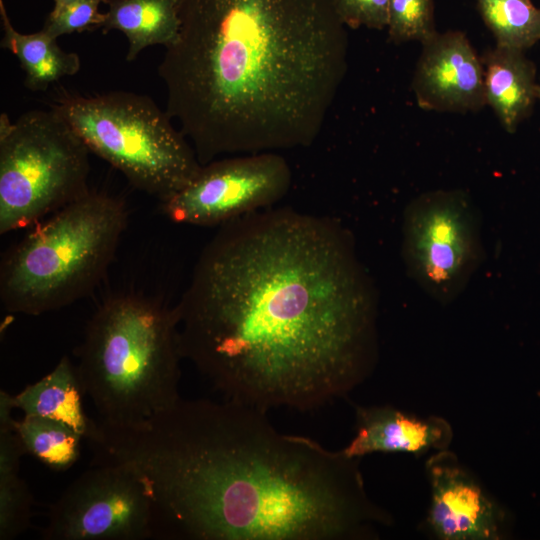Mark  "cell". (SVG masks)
I'll list each match as a JSON object with an SVG mask.
<instances>
[{
    "instance_id": "obj_1",
    "label": "cell",
    "mask_w": 540,
    "mask_h": 540,
    "mask_svg": "<svg viewBox=\"0 0 540 540\" xmlns=\"http://www.w3.org/2000/svg\"><path fill=\"white\" fill-rule=\"evenodd\" d=\"M179 302L183 359L223 395L310 411L374 369L377 297L331 218L265 208L221 226Z\"/></svg>"
},
{
    "instance_id": "obj_2",
    "label": "cell",
    "mask_w": 540,
    "mask_h": 540,
    "mask_svg": "<svg viewBox=\"0 0 540 540\" xmlns=\"http://www.w3.org/2000/svg\"><path fill=\"white\" fill-rule=\"evenodd\" d=\"M267 411L182 399L142 421H98L94 465L131 471L152 504L154 538L358 540L388 526L359 460L279 432Z\"/></svg>"
},
{
    "instance_id": "obj_3",
    "label": "cell",
    "mask_w": 540,
    "mask_h": 540,
    "mask_svg": "<svg viewBox=\"0 0 540 540\" xmlns=\"http://www.w3.org/2000/svg\"><path fill=\"white\" fill-rule=\"evenodd\" d=\"M158 75L201 165L311 146L347 72L335 0H179Z\"/></svg>"
},
{
    "instance_id": "obj_4",
    "label": "cell",
    "mask_w": 540,
    "mask_h": 540,
    "mask_svg": "<svg viewBox=\"0 0 540 540\" xmlns=\"http://www.w3.org/2000/svg\"><path fill=\"white\" fill-rule=\"evenodd\" d=\"M178 323L175 307L136 293L110 296L97 307L76 367L100 422L133 424L180 398Z\"/></svg>"
},
{
    "instance_id": "obj_5",
    "label": "cell",
    "mask_w": 540,
    "mask_h": 540,
    "mask_svg": "<svg viewBox=\"0 0 540 540\" xmlns=\"http://www.w3.org/2000/svg\"><path fill=\"white\" fill-rule=\"evenodd\" d=\"M128 223L125 201L87 195L31 227L0 265V301L38 316L86 298L106 275Z\"/></svg>"
},
{
    "instance_id": "obj_6",
    "label": "cell",
    "mask_w": 540,
    "mask_h": 540,
    "mask_svg": "<svg viewBox=\"0 0 540 540\" xmlns=\"http://www.w3.org/2000/svg\"><path fill=\"white\" fill-rule=\"evenodd\" d=\"M51 109L90 152L160 203L188 186L202 168L185 135L146 95L110 91L85 96L61 89Z\"/></svg>"
},
{
    "instance_id": "obj_7",
    "label": "cell",
    "mask_w": 540,
    "mask_h": 540,
    "mask_svg": "<svg viewBox=\"0 0 540 540\" xmlns=\"http://www.w3.org/2000/svg\"><path fill=\"white\" fill-rule=\"evenodd\" d=\"M89 149L53 109L0 115V234L32 227L87 195Z\"/></svg>"
},
{
    "instance_id": "obj_8",
    "label": "cell",
    "mask_w": 540,
    "mask_h": 540,
    "mask_svg": "<svg viewBox=\"0 0 540 540\" xmlns=\"http://www.w3.org/2000/svg\"><path fill=\"white\" fill-rule=\"evenodd\" d=\"M409 275L432 298L449 304L467 286L484 252L481 221L462 190H436L414 199L403 221Z\"/></svg>"
},
{
    "instance_id": "obj_9",
    "label": "cell",
    "mask_w": 540,
    "mask_h": 540,
    "mask_svg": "<svg viewBox=\"0 0 540 540\" xmlns=\"http://www.w3.org/2000/svg\"><path fill=\"white\" fill-rule=\"evenodd\" d=\"M45 540L154 538L151 500L139 479L112 464L94 465L75 479L49 511Z\"/></svg>"
},
{
    "instance_id": "obj_10",
    "label": "cell",
    "mask_w": 540,
    "mask_h": 540,
    "mask_svg": "<svg viewBox=\"0 0 540 540\" xmlns=\"http://www.w3.org/2000/svg\"><path fill=\"white\" fill-rule=\"evenodd\" d=\"M291 181L288 162L276 152L215 159L160 209L174 223L221 226L271 207L287 194Z\"/></svg>"
},
{
    "instance_id": "obj_11",
    "label": "cell",
    "mask_w": 540,
    "mask_h": 540,
    "mask_svg": "<svg viewBox=\"0 0 540 540\" xmlns=\"http://www.w3.org/2000/svg\"><path fill=\"white\" fill-rule=\"evenodd\" d=\"M430 504L425 525L440 540H498L505 513L479 481L447 449L425 465Z\"/></svg>"
},
{
    "instance_id": "obj_12",
    "label": "cell",
    "mask_w": 540,
    "mask_h": 540,
    "mask_svg": "<svg viewBox=\"0 0 540 540\" xmlns=\"http://www.w3.org/2000/svg\"><path fill=\"white\" fill-rule=\"evenodd\" d=\"M412 88L424 110L478 111L486 105L482 58L463 32H437L422 43Z\"/></svg>"
},
{
    "instance_id": "obj_13",
    "label": "cell",
    "mask_w": 540,
    "mask_h": 540,
    "mask_svg": "<svg viewBox=\"0 0 540 540\" xmlns=\"http://www.w3.org/2000/svg\"><path fill=\"white\" fill-rule=\"evenodd\" d=\"M452 438L450 424L441 417H418L387 405L358 406L354 436L341 451L357 459L376 452L422 455L447 449Z\"/></svg>"
},
{
    "instance_id": "obj_14",
    "label": "cell",
    "mask_w": 540,
    "mask_h": 540,
    "mask_svg": "<svg viewBox=\"0 0 540 540\" xmlns=\"http://www.w3.org/2000/svg\"><path fill=\"white\" fill-rule=\"evenodd\" d=\"M486 105L501 125L514 133L538 98L536 68L524 51L495 46L482 57Z\"/></svg>"
},
{
    "instance_id": "obj_15",
    "label": "cell",
    "mask_w": 540,
    "mask_h": 540,
    "mask_svg": "<svg viewBox=\"0 0 540 540\" xmlns=\"http://www.w3.org/2000/svg\"><path fill=\"white\" fill-rule=\"evenodd\" d=\"M82 395L85 394L77 367L64 356L50 373L14 395V403L24 415L62 422L89 440L97 421L85 413Z\"/></svg>"
},
{
    "instance_id": "obj_16",
    "label": "cell",
    "mask_w": 540,
    "mask_h": 540,
    "mask_svg": "<svg viewBox=\"0 0 540 540\" xmlns=\"http://www.w3.org/2000/svg\"><path fill=\"white\" fill-rule=\"evenodd\" d=\"M108 6L101 29L122 32L128 40L127 61L147 47L173 44L179 35V0H103Z\"/></svg>"
},
{
    "instance_id": "obj_17",
    "label": "cell",
    "mask_w": 540,
    "mask_h": 540,
    "mask_svg": "<svg viewBox=\"0 0 540 540\" xmlns=\"http://www.w3.org/2000/svg\"><path fill=\"white\" fill-rule=\"evenodd\" d=\"M2 38L0 46L13 53L25 72L24 85L31 91H46L63 77L73 76L80 69L75 52L59 47L57 39L43 29L36 33L18 32L10 21L3 0H0Z\"/></svg>"
},
{
    "instance_id": "obj_18",
    "label": "cell",
    "mask_w": 540,
    "mask_h": 540,
    "mask_svg": "<svg viewBox=\"0 0 540 540\" xmlns=\"http://www.w3.org/2000/svg\"><path fill=\"white\" fill-rule=\"evenodd\" d=\"M14 429L27 453L51 470H68L80 458L83 436L62 422L24 415Z\"/></svg>"
},
{
    "instance_id": "obj_19",
    "label": "cell",
    "mask_w": 540,
    "mask_h": 540,
    "mask_svg": "<svg viewBox=\"0 0 540 540\" xmlns=\"http://www.w3.org/2000/svg\"><path fill=\"white\" fill-rule=\"evenodd\" d=\"M496 45L525 51L540 40V8L531 0H476Z\"/></svg>"
},
{
    "instance_id": "obj_20",
    "label": "cell",
    "mask_w": 540,
    "mask_h": 540,
    "mask_svg": "<svg viewBox=\"0 0 540 540\" xmlns=\"http://www.w3.org/2000/svg\"><path fill=\"white\" fill-rule=\"evenodd\" d=\"M387 29L394 43L426 42L437 33L434 0H389Z\"/></svg>"
},
{
    "instance_id": "obj_21",
    "label": "cell",
    "mask_w": 540,
    "mask_h": 540,
    "mask_svg": "<svg viewBox=\"0 0 540 540\" xmlns=\"http://www.w3.org/2000/svg\"><path fill=\"white\" fill-rule=\"evenodd\" d=\"M32 494L19 470L0 472V540H12L29 526Z\"/></svg>"
},
{
    "instance_id": "obj_22",
    "label": "cell",
    "mask_w": 540,
    "mask_h": 540,
    "mask_svg": "<svg viewBox=\"0 0 540 540\" xmlns=\"http://www.w3.org/2000/svg\"><path fill=\"white\" fill-rule=\"evenodd\" d=\"M103 0H76L62 7L57 13H50L43 30L57 39L66 34L101 28L106 14L99 11Z\"/></svg>"
},
{
    "instance_id": "obj_23",
    "label": "cell",
    "mask_w": 540,
    "mask_h": 540,
    "mask_svg": "<svg viewBox=\"0 0 540 540\" xmlns=\"http://www.w3.org/2000/svg\"><path fill=\"white\" fill-rule=\"evenodd\" d=\"M335 3L346 27L387 28L389 0H335Z\"/></svg>"
},
{
    "instance_id": "obj_24",
    "label": "cell",
    "mask_w": 540,
    "mask_h": 540,
    "mask_svg": "<svg viewBox=\"0 0 540 540\" xmlns=\"http://www.w3.org/2000/svg\"><path fill=\"white\" fill-rule=\"evenodd\" d=\"M14 395L5 390L0 391V430H15L16 419L12 417L15 409Z\"/></svg>"
},
{
    "instance_id": "obj_25",
    "label": "cell",
    "mask_w": 540,
    "mask_h": 540,
    "mask_svg": "<svg viewBox=\"0 0 540 540\" xmlns=\"http://www.w3.org/2000/svg\"><path fill=\"white\" fill-rule=\"evenodd\" d=\"M74 1L76 0H54V6L50 13H57L62 7Z\"/></svg>"
},
{
    "instance_id": "obj_26",
    "label": "cell",
    "mask_w": 540,
    "mask_h": 540,
    "mask_svg": "<svg viewBox=\"0 0 540 540\" xmlns=\"http://www.w3.org/2000/svg\"><path fill=\"white\" fill-rule=\"evenodd\" d=\"M537 96H538V99H540V85H538Z\"/></svg>"
}]
</instances>
